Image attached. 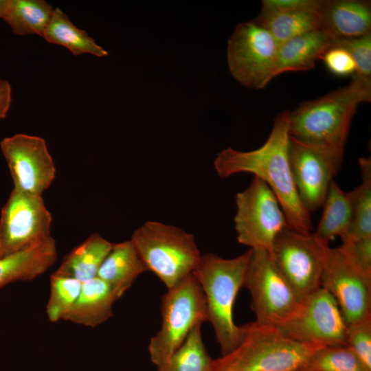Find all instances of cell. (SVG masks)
<instances>
[{
	"instance_id": "1",
	"label": "cell",
	"mask_w": 371,
	"mask_h": 371,
	"mask_svg": "<svg viewBox=\"0 0 371 371\" xmlns=\"http://www.w3.org/2000/svg\"><path fill=\"white\" fill-rule=\"evenodd\" d=\"M289 114L284 111L276 117L267 141L260 148L247 152L225 148L218 153L214 167L221 178L249 172L262 180L277 197L288 226L311 232V215L300 201L289 164Z\"/></svg>"
},
{
	"instance_id": "2",
	"label": "cell",
	"mask_w": 371,
	"mask_h": 371,
	"mask_svg": "<svg viewBox=\"0 0 371 371\" xmlns=\"http://www.w3.org/2000/svg\"><path fill=\"white\" fill-rule=\"evenodd\" d=\"M371 100V81L352 76L346 86L302 102L289 114V137L343 158L359 105Z\"/></svg>"
},
{
	"instance_id": "3",
	"label": "cell",
	"mask_w": 371,
	"mask_h": 371,
	"mask_svg": "<svg viewBox=\"0 0 371 371\" xmlns=\"http://www.w3.org/2000/svg\"><path fill=\"white\" fill-rule=\"evenodd\" d=\"M250 255V249L230 259L205 254L192 273L203 291L207 319L213 326L221 356L236 348L243 337L242 326L234 322L233 308L237 294L243 287Z\"/></svg>"
},
{
	"instance_id": "4",
	"label": "cell",
	"mask_w": 371,
	"mask_h": 371,
	"mask_svg": "<svg viewBox=\"0 0 371 371\" xmlns=\"http://www.w3.org/2000/svg\"><path fill=\"white\" fill-rule=\"evenodd\" d=\"M242 327L240 344L215 359V371H296L321 347L293 340L276 327L256 322Z\"/></svg>"
},
{
	"instance_id": "5",
	"label": "cell",
	"mask_w": 371,
	"mask_h": 371,
	"mask_svg": "<svg viewBox=\"0 0 371 371\" xmlns=\"http://www.w3.org/2000/svg\"><path fill=\"white\" fill-rule=\"evenodd\" d=\"M131 240L148 271L168 289L192 274L201 257L192 234L158 221L144 223Z\"/></svg>"
},
{
	"instance_id": "6",
	"label": "cell",
	"mask_w": 371,
	"mask_h": 371,
	"mask_svg": "<svg viewBox=\"0 0 371 371\" xmlns=\"http://www.w3.org/2000/svg\"><path fill=\"white\" fill-rule=\"evenodd\" d=\"M160 330L150 341L152 362L159 367L181 346L192 329L208 321L205 297L199 282L189 275L162 297Z\"/></svg>"
},
{
	"instance_id": "7",
	"label": "cell",
	"mask_w": 371,
	"mask_h": 371,
	"mask_svg": "<svg viewBox=\"0 0 371 371\" xmlns=\"http://www.w3.org/2000/svg\"><path fill=\"white\" fill-rule=\"evenodd\" d=\"M250 249L243 287L250 293L255 322L278 327L294 314L301 298L280 271L269 251Z\"/></svg>"
},
{
	"instance_id": "8",
	"label": "cell",
	"mask_w": 371,
	"mask_h": 371,
	"mask_svg": "<svg viewBox=\"0 0 371 371\" xmlns=\"http://www.w3.org/2000/svg\"><path fill=\"white\" fill-rule=\"evenodd\" d=\"M330 247L314 232L286 227L276 236L270 251L277 267L301 298L321 287Z\"/></svg>"
},
{
	"instance_id": "9",
	"label": "cell",
	"mask_w": 371,
	"mask_h": 371,
	"mask_svg": "<svg viewBox=\"0 0 371 371\" xmlns=\"http://www.w3.org/2000/svg\"><path fill=\"white\" fill-rule=\"evenodd\" d=\"M278 43L254 19L239 23L227 42L229 69L241 85L264 89L276 76Z\"/></svg>"
},
{
	"instance_id": "10",
	"label": "cell",
	"mask_w": 371,
	"mask_h": 371,
	"mask_svg": "<svg viewBox=\"0 0 371 371\" xmlns=\"http://www.w3.org/2000/svg\"><path fill=\"white\" fill-rule=\"evenodd\" d=\"M234 216L238 242L252 249L271 250L274 240L289 227L277 197L269 186L254 177L236 195Z\"/></svg>"
},
{
	"instance_id": "11",
	"label": "cell",
	"mask_w": 371,
	"mask_h": 371,
	"mask_svg": "<svg viewBox=\"0 0 371 371\" xmlns=\"http://www.w3.org/2000/svg\"><path fill=\"white\" fill-rule=\"evenodd\" d=\"M276 328L286 337L304 344L346 345L347 324L335 299L322 287L302 298L294 314Z\"/></svg>"
},
{
	"instance_id": "12",
	"label": "cell",
	"mask_w": 371,
	"mask_h": 371,
	"mask_svg": "<svg viewBox=\"0 0 371 371\" xmlns=\"http://www.w3.org/2000/svg\"><path fill=\"white\" fill-rule=\"evenodd\" d=\"M321 287L335 299L346 324L371 318V274L357 265L344 245L329 248Z\"/></svg>"
},
{
	"instance_id": "13",
	"label": "cell",
	"mask_w": 371,
	"mask_h": 371,
	"mask_svg": "<svg viewBox=\"0 0 371 371\" xmlns=\"http://www.w3.org/2000/svg\"><path fill=\"white\" fill-rule=\"evenodd\" d=\"M52 221L42 196L13 188L1 212L0 258L50 238Z\"/></svg>"
},
{
	"instance_id": "14",
	"label": "cell",
	"mask_w": 371,
	"mask_h": 371,
	"mask_svg": "<svg viewBox=\"0 0 371 371\" xmlns=\"http://www.w3.org/2000/svg\"><path fill=\"white\" fill-rule=\"evenodd\" d=\"M0 148L14 188L42 196L56 176V168L45 140L36 135L18 133L3 138Z\"/></svg>"
},
{
	"instance_id": "15",
	"label": "cell",
	"mask_w": 371,
	"mask_h": 371,
	"mask_svg": "<svg viewBox=\"0 0 371 371\" xmlns=\"http://www.w3.org/2000/svg\"><path fill=\"white\" fill-rule=\"evenodd\" d=\"M289 160L301 202L309 212L322 207L343 158L302 144L291 137Z\"/></svg>"
},
{
	"instance_id": "16",
	"label": "cell",
	"mask_w": 371,
	"mask_h": 371,
	"mask_svg": "<svg viewBox=\"0 0 371 371\" xmlns=\"http://www.w3.org/2000/svg\"><path fill=\"white\" fill-rule=\"evenodd\" d=\"M322 30L335 39L371 34V2L368 0H322Z\"/></svg>"
},
{
	"instance_id": "17",
	"label": "cell",
	"mask_w": 371,
	"mask_h": 371,
	"mask_svg": "<svg viewBox=\"0 0 371 371\" xmlns=\"http://www.w3.org/2000/svg\"><path fill=\"white\" fill-rule=\"evenodd\" d=\"M335 38L320 29L295 36L278 45L276 76L288 71L313 69L315 62L333 47Z\"/></svg>"
},
{
	"instance_id": "18",
	"label": "cell",
	"mask_w": 371,
	"mask_h": 371,
	"mask_svg": "<svg viewBox=\"0 0 371 371\" xmlns=\"http://www.w3.org/2000/svg\"><path fill=\"white\" fill-rule=\"evenodd\" d=\"M56 258L52 236L36 246L0 258V289L15 281L35 279L52 267Z\"/></svg>"
},
{
	"instance_id": "19",
	"label": "cell",
	"mask_w": 371,
	"mask_h": 371,
	"mask_svg": "<svg viewBox=\"0 0 371 371\" xmlns=\"http://www.w3.org/2000/svg\"><path fill=\"white\" fill-rule=\"evenodd\" d=\"M146 271V265L129 240L113 244L98 271L97 277L111 288L118 300L136 278Z\"/></svg>"
},
{
	"instance_id": "20",
	"label": "cell",
	"mask_w": 371,
	"mask_h": 371,
	"mask_svg": "<svg viewBox=\"0 0 371 371\" xmlns=\"http://www.w3.org/2000/svg\"><path fill=\"white\" fill-rule=\"evenodd\" d=\"M117 300L111 288L98 277L83 282L80 295L63 319L95 327L113 315Z\"/></svg>"
},
{
	"instance_id": "21",
	"label": "cell",
	"mask_w": 371,
	"mask_h": 371,
	"mask_svg": "<svg viewBox=\"0 0 371 371\" xmlns=\"http://www.w3.org/2000/svg\"><path fill=\"white\" fill-rule=\"evenodd\" d=\"M322 207V215L314 234L328 245L337 236L341 238L342 243L345 242L352 222L351 191H344L333 181Z\"/></svg>"
},
{
	"instance_id": "22",
	"label": "cell",
	"mask_w": 371,
	"mask_h": 371,
	"mask_svg": "<svg viewBox=\"0 0 371 371\" xmlns=\"http://www.w3.org/2000/svg\"><path fill=\"white\" fill-rule=\"evenodd\" d=\"M113 243L98 233L91 234L63 260L54 273L74 278L82 283L97 277L98 271Z\"/></svg>"
},
{
	"instance_id": "23",
	"label": "cell",
	"mask_w": 371,
	"mask_h": 371,
	"mask_svg": "<svg viewBox=\"0 0 371 371\" xmlns=\"http://www.w3.org/2000/svg\"><path fill=\"white\" fill-rule=\"evenodd\" d=\"M319 10H270L262 8L254 20L280 45L299 35L322 29Z\"/></svg>"
},
{
	"instance_id": "24",
	"label": "cell",
	"mask_w": 371,
	"mask_h": 371,
	"mask_svg": "<svg viewBox=\"0 0 371 371\" xmlns=\"http://www.w3.org/2000/svg\"><path fill=\"white\" fill-rule=\"evenodd\" d=\"M54 9L43 0H4L0 19L16 35L43 37Z\"/></svg>"
},
{
	"instance_id": "25",
	"label": "cell",
	"mask_w": 371,
	"mask_h": 371,
	"mask_svg": "<svg viewBox=\"0 0 371 371\" xmlns=\"http://www.w3.org/2000/svg\"><path fill=\"white\" fill-rule=\"evenodd\" d=\"M43 38L48 43L65 47L75 56L89 54L102 58L109 55L106 49L85 30L76 27L58 8L54 9Z\"/></svg>"
},
{
	"instance_id": "26",
	"label": "cell",
	"mask_w": 371,
	"mask_h": 371,
	"mask_svg": "<svg viewBox=\"0 0 371 371\" xmlns=\"http://www.w3.org/2000/svg\"><path fill=\"white\" fill-rule=\"evenodd\" d=\"M201 324L196 325L181 346L157 371H215V359L207 351L203 341Z\"/></svg>"
},
{
	"instance_id": "27",
	"label": "cell",
	"mask_w": 371,
	"mask_h": 371,
	"mask_svg": "<svg viewBox=\"0 0 371 371\" xmlns=\"http://www.w3.org/2000/svg\"><path fill=\"white\" fill-rule=\"evenodd\" d=\"M359 164L361 184L351 190L352 197V226L345 243L371 236V160L361 157Z\"/></svg>"
},
{
	"instance_id": "28",
	"label": "cell",
	"mask_w": 371,
	"mask_h": 371,
	"mask_svg": "<svg viewBox=\"0 0 371 371\" xmlns=\"http://www.w3.org/2000/svg\"><path fill=\"white\" fill-rule=\"evenodd\" d=\"M302 369L310 371H371L347 345L317 348Z\"/></svg>"
},
{
	"instance_id": "29",
	"label": "cell",
	"mask_w": 371,
	"mask_h": 371,
	"mask_svg": "<svg viewBox=\"0 0 371 371\" xmlns=\"http://www.w3.org/2000/svg\"><path fill=\"white\" fill-rule=\"evenodd\" d=\"M82 283L72 278L53 273L46 313L51 322L63 319L78 299Z\"/></svg>"
},
{
	"instance_id": "30",
	"label": "cell",
	"mask_w": 371,
	"mask_h": 371,
	"mask_svg": "<svg viewBox=\"0 0 371 371\" xmlns=\"http://www.w3.org/2000/svg\"><path fill=\"white\" fill-rule=\"evenodd\" d=\"M333 46L342 47L351 55L356 65L353 75L371 81V34L359 38L335 39Z\"/></svg>"
},
{
	"instance_id": "31",
	"label": "cell",
	"mask_w": 371,
	"mask_h": 371,
	"mask_svg": "<svg viewBox=\"0 0 371 371\" xmlns=\"http://www.w3.org/2000/svg\"><path fill=\"white\" fill-rule=\"evenodd\" d=\"M346 345L371 370V318L347 324Z\"/></svg>"
},
{
	"instance_id": "32",
	"label": "cell",
	"mask_w": 371,
	"mask_h": 371,
	"mask_svg": "<svg viewBox=\"0 0 371 371\" xmlns=\"http://www.w3.org/2000/svg\"><path fill=\"white\" fill-rule=\"evenodd\" d=\"M328 69L339 76L353 75L356 65L351 55L344 48L333 46L321 57Z\"/></svg>"
},
{
	"instance_id": "33",
	"label": "cell",
	"mask_w": 371,
	"mask_h": 371,
	"mask_svg": "<svg viewBox=\"0 0 371 371\" xmlns=\"http://www.w3.org/2000/svg\"><path fill=\"white\" fill-rule=\"evenodd\" d=\"M342 244L346 246L357 265L371 274V236Z\"/></svg>"
},
{
	"instance_id": "34",
	"label": "cell",
	"mask_w": 371,
	"mask_h": 371,
	"mask_svg": "<svg viewBox=\"0 0 371 371\" xmlns=\"http://www.w3.org/2000/svg\"><path fill=\"white\" fill-rule=\"evenodd\" d=\"M322 0H264L262 8L270 10H319Z\"/></svg>"
},
{
	"instance_id": "35",
	"label": "cell",
	"mask_w": 371,
	"mask_h": 371,
	"mask_svg": "<svg viewBox=\"0 0 371 371\" xmlns=\"http://www.w3.org/2000/svg\"><path fill=\"white\" fill-rule=\"evenodd\" d=\"M12 102V88L9 82L0 77V120L4 119Z\"/></svg>"
},
{
	"instance_id": "36",
	"label": "cell",
	"mask_w": 371,
	"mask_h": 371,
	"mask_svg": "<svg viewBox=\"0 0 371 371\" xmlns=\"http://www.w3.org/2000/svg\"><path fill=\"white\" fill-rule=\"evenodd\" d=\"M3 1L4 0H0V18H1V12L3 10Z\"/></svg>"
},
{
	"instance_id": "37",
	"label": "cell",
	"mask_w": 371,
	"mask_h": 371,
	"mask_svg": "<svg viewBox=\"0 0 371 371\" xmlns=\"http://www.w3.org/2000/svg\"><path fill=\"white\" fill-rule=\"evenodd\" d=\"M296 371H310V370H305V369H300V370H296Z\"/></svg>"
}]
</instances>
